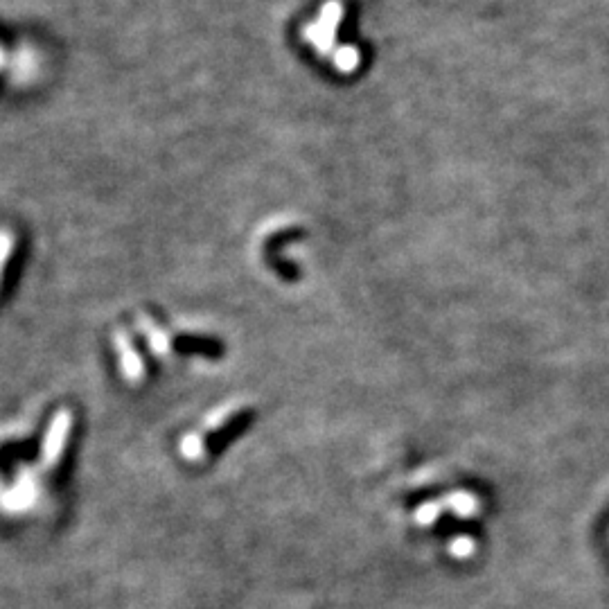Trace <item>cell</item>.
Returning <instances> with one entry per match:
<instances>
[{
	"mask_svg": "<svg viewBox=\"0 0 609 609\" xmlns=\"http://www.w3.org/2000/svg\"><path fill=\"white\" fill-rule=\"evenodd\" d=\"M341 14H343V7L339 0H330V3H325L319 21L307 25L305 28V39L310 41L312 46L321 52V55H330V50L334 48V39H337Z\"/></svg>",
	"mask_w": 609,
	"mask_h": 609,
	"instance_id": "1",
	"label": "cell"
},
{
	"mask_svg": "<svg viewBox=\"0 0 609 609\" xmlns=\"http://www.w3.org/2000/svg\"><path fill=\"white\" fill-rule=\"evenodd\" d=\"M68 427H70V416H68V413H59L55 422H52V429H50L48 440H46V463L48 465L57 461L61 447H64V443H66Z\"/></svg>",
	"mask_w": 609,
	"mask_h": 609,
	"instance_id": "2",
	"label": "cell"
},
{
	"mask_svg": "<svg viewBox=\"0 0 609 609\" xmlns=\"http://www.w3.org/2000/svg\"><path fill=\"white\" fill-rule=\"evenodd\" d=\"M116 343H118V352H120V361H122V370H125V375L129 379H138L143 375V364H140V357L136 355L134 346H131V341L125 332L116 334Z\"/></svg>",
	"mask_w": 609,
	"mask_h": 609,
	"instance_id": "3",
	"label": "cell"
},
{
	"mask_svg": "<svg viewBox=\"0 0 609 609\" xmlns=\"http://www.w3.org/2000/svg\"><path fill=\"white\" fill-rule=\"evenodd\" d=\"M138 321H140V328H143V332H145L147 341L152 343V348H154L156 355H165V352L170 350V341H167L165 334L161 330H158L156 325H154V321L147 319V316H140Z\"/></svg>",
	"mask_w": 609,
	"mask_h": 609,
	"instance_id": "4",
	"label": "cell"
},
{
	"mask_svg": "<svg viewBox=\"0 0 609 609\" xmlns=\"http://www.w3.org/2000/svg\"><path fill=\"white\" fill-rule=\"evenodd\" d=\"M357 64H359V52L350 46L339 48L337 55H334V66L343 70V73H352V70L357 68Z\"/></svg>",
	"mask_w": 609,
	"mask_h": 609,
	"instance_id": "5",
	"label": "cell"
},
{
	"mask_svg": "<svg viewBox=\"0 0 609 609\" xmlns=\"http://www.w3.org/2000/svg\"><path fill=\"white\" fill-rule=\"evenodd\" d=\"M16 237L12 231H5V228H0V276H3V271L7 267V262L12 258Z\"/></svg>",
	"mask_w": 609,
	"mask_h": 609,
	"instance_id": "6",
	"label": "cell"
},
{
	"mask_svg": "<svg viewBox=\"0 0 609 609\" xmlns=\"http://www.w3.org/2000/svg\"><path fill=\"white\" fill-rule=\"evenodd\" d=\"M201 452V443H199V438L197 436H190V438H185L183 440V454L188 456V458H197V454Z\"/></svg>",
	"mask_w": 609,
	"mask_h": 609,
	"instance_id": "7",
	"label": "cell"
},
{
	"mask_svg": "<svg viewBox=\"0 0 609 609\" xmlns=\"http://www.w3.org/2000/svg\"><path fill=\"white\" fill-rule=\"evenodd\" d=\"M3 64H5V52L0 50V66H3Z\"/></svg>",
	"mask_w": 609,
	"mask_h": 609,
	"instance_id": "8",
	"label": "cell"
}]
</instances>
